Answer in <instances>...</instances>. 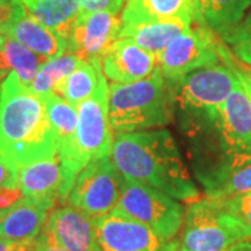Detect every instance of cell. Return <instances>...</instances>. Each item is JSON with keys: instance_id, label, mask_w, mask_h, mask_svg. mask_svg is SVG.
I'll return each instance as SVG.
<instances>
[{"instance_id": "6da1fadb", "label": "cell", "mask_w": 251, "mask_h": 251, "mask_svg": "<svg viewBox=\"0 0 251 251\" xmlns=\"http://www.w3.org/2000/svg\"><path fill=\"white\" fill-rule=\"evenodd\" d=\"M110 158L127 181L148 184L188 204L200 198L169 130L116 134Z\"/></svg>"}, {"instance_id": "7a4b0ae2", "label": "cell", "mask_w": 251, "mask_h": 251, "mask_svg": "<svg viewBox=\"0 0 251 251\" xmlns=\"http://www.w3.org/2000/svg\"><path fill=\"white\" fill-rule=\"evenodd\" d=\"M0 153L17 168L57 153L45 100L14 72L0 84Z\"/></svg>"}, {"instance_id": "3957f363", "label": "cell", "mask_w": 251, "mask_h": 251, "mask_svg": "<svg viewBox=\"0 0 251 251\" xmlns=\"http://www.w3.org/2000/svg\"><path fill=\"white\" fill-rule=\"evenodd\" d=\"M175 106V84L159 67L143 80L109 85V119L116 134L165 127L173 120Z\"/></svg>"}, {"instance_id": "277c9868", "label": "cell", "mask_w": 251, "mask_h": 251, "mask_svg": "<svg viewBox=\"0 0 251 251\" xmlns=\"http://www.w3.org/2000/svg\"><path fill=\"white\" fill-rule=\"evenodd\" d=\"M247 239H251V229L224 200L198 198L188 204L179 251H222Z\"/></svg>"}, {"instance_id": "5b68a950", "label": "cell", "mask_w": 251, "mask_h": 251, "mask_svg": "<svg viewBox=\"0 0 251 251\" xmlns=\"http://www.w3.org/2000/svg\"><path fill=\"white\" fill-rule=\"evenodd\" d=\"M204 115V113H202ZM215 133V147L221 152L212 171L197 177L202 180L215 172L237 168L251 162V99L242 82L212 115H205Z\"/></svg>"}, {"instance_id": "8992f818", "label": "cell", "mask_w": 251, "mask_h": 251, "mask_svg": "<svg viewBox=\"0 0 251 251\" xmlns=\"http://www.w3.org/2000/svg\"><path fill=\"white\" fill-rule=\"evenodd\" d=\"M115 209L147 225L163 240L176 239L186 215L176 198L148 184L127 180Z\"/></svg>"}, {"instance_id": "52a82bcc", "label": "cell", "mask_w": 251, "mask_h": 251, "mask_svg": "<svg viewBox=\"0 0 251 251\" xmlns=\"http://www.w3.org/2000/svg\"><path fill=\"white\" fill-rule=\"evenodd\" d=\"M222 45L224 41L218 34L193 23L186 32L175 38L162 50L158 56V67L166 80L176 84L188 73L222 62Z\"/></svg>"}, {"instance_id": "ba28073f", "label": "cell", "mask_w": 251, "mask_h": 251, "mask_svg": "<svg viewBox=\"0 0 251 251\" xmlns=\"http://www.w3.org/2000/svg\"><path fill=\"white\" fill-rule=\"evenodd\" d=\"M126 180L110 155L88 162L77 175L69 204L87 215L97 218L115 209Z\"/></svg>"}, {"instance_id": "9c48e42d", "label": "cell", "mask_w": 251, "mask_h": 251, "mask_svg": "<svg viewBox=\"0 0 251 251\" xmlns=\"http://www.w3.org/2000/svg\"><path fill=\"white\" fill-rule=\"evenodd\" d=\"M75 145L81 166L102 156H109L113 144V128L109 119V85L103 73L98 88L77 106Z\"/></svg>"}, {"instance_id": "30bf717a", "label": "cell", "mask_w": 251, "mask_h": 251, "mask_svg": "<svg viewBox=\"0 0 251 251\" xmlns=\"http://www.w3.org/2000/svg\"><path fill=\"white\" fill-rule=\"evenodd\" d=\"M239 84L237 75L226 64L198 69L175 84L176 105L179 102L188 112L212 115Z\"/></svg>"}, {"instance_id": "8fae6325", "label": "cell", "mask_w": 251, "mask_h": 251, "mask_svg": "<svg viewBox=\"0 0 251 251\" xmlns=\"http://www.w3.org/2000/svg\"><path fill=\"white\" fill-rule=\"evenodd\" d=\"M102 251H179L180 242L163 240L147 225L112 209L94 218Z\"/></svg>"}, {"instance_id": "7c38bea8", "label": "cell", "mask_w": 251, "mask_h": 251, "mask_svg": "<svg viewBox=\"0 0 251 251\" xmlns=\"http://www.w3.org/2000/svg\"><path fill=\"white\" fill-rule=\"evenodd\" d=\"M122 17L112 11L81 13L67 36V52L82 60L99 63L109 48L120 38Z\"/></svg>"}, {"instance_id": "4fadbf2b", "label": "cell", "mask_w": 251, "mask_h": 251, "mask_svg": "<svg viewBox=\"0 0 251 251\" xmlns=\"http://www.w3.org/2000/svg\"><path fill=\"white\" fill-rule=\"evenodd\" d=\"M18 187L23 196L56 206L64 205L74 186L59 153L20 166Z\"/></svg>"}, {"instance_id": "5bb4252c", "label": "cell", "mask_w": 251, "mask_h": 251, "mask_svg": "<svg viewBox=\"0 0 251 251\" xmlns=\"http://www.w3.org/2000/svg\"><path fill=\"white\" fill-rule=\"evenodd\" d=\"M44 232L69 251H102L94 218L72 205L53 208L46 219Z\"/></svg>"}, {"instance_id": "9a60e30c", "label": "cell", "mask_w": 251, "mask_h": 251, "mask_svg": "<svg viewBox=\"0 0 251 251\" xmlns=\"http://www.w3.org/2000/svg\"><path fill=\"white\" fill-rule=\"evenodd\" d=\"M100 70L106 80L128 84L151 75L158 67V57L128 38H119L100 59Z\"/></svg>"}, {"instance_id": "2e32d148", "label": "cell", "mask_w": 251, "mask_h": 251, "mask_svg": "<svg viewBox=\"0 0 251 251\" xmlns=\"http://www.w3.org/2000/svg\"><path fill=\"white\" fill-rule=\"evenodd\" d=\"M54 206L32 198L21 197L14 204L0 208V236L21 244H32L42 233Z\"/></svg>"}, {"instance_id": "e0dca14e", "label": "cell", "mask_w": 251, "mask_h": 251, "mask_svg": "<svg viewBox=\"0 0 251 251\" xmlns=\"http://www.w3.org/2000/svg\"><path fill=\"white\" fill-rule=\"evenodd\" d=\"M1 34L11 36L29 50L49 60L67 52V39L42 25L28 14L25 9L3 29Z\"/></svg>"}, {"instance_id": "ac0fdd59", "label": "cell", "mask_w": 251, "mask_h": 251, "mask_svg": "<svg viewBox=\"0 0 251 251\" xmlns=\"http://www.w3.org/2000/svg\"><path fill=\"white\" fill-rule=\"evenodd\" d=\"M250 4L251 0H193V23L222 36L242 21Z\"/></svg>"}, {"instance_id": "d6986e66", "label": "cell", "mask_w": 251, "mask_h": 251, "mask_svg": "<svg viewBox=\"0 0 251 251\" xmlns=\"http://www.w3.org/2000/svg\"><path fill=\"white\" fill-rule=\"evenodd\" d=\"M193 0H126L122 11L123 27H135L148 23L193 17Z\"/></svg>"}, {"instance_id": "ffe728a7", "label": "cell", "mask_w": 251, "mask_h": 251, "mask_svg": "<svg viewBox=\"0 0 251 251\" xmlns=\"http://www.w3.org/2000/svg\"><path fill=\"white\" fill-rule=\"evenodd\" d=\"M193 24V17L175 18L156 23H148L135 27H123L120 38H128L138 46L155 54L156 57L175 38L186 32Z\"/></svg>"}, {"instance_id": "44dd1931", "label": "cell", "mask_w": 251, "mask_h": 251, "mask_svg": "<svg viewBox=\"0 0 251 251\" xmlns=\"http://www.w3.org/2000/svg\"><path fill=\"white\" fill-rule=\"evenodd\" d=\"M24 9L42 25L62 35L70 34L74 21L81 14L78 0H20Z\"/></svg>"}, {"instance_id": "7402d4cb", "label": "cell", "mask_w": 251, "mask_h": 251, "mask_svg": "<svg viewBox=\"0 0 251 251\" xmlns=\"http://www.w3.org/2000/svg\"><path fill=\"white\" fill-rule=\"evenodd\" d=\"M45 62L46 59L42 56L29 50L11 36L0 32V73L3 77H7L10 72H14L21 82L29 87Z\"/></svg>"}, {"instance_id": "603a6c76", "label": "cell", "mask_w": 251, "mask_h": 251, "mask_svg": "<svg viewBox=\"0 0 251 251\" xmlns=\"http://www.w3.org/2000/svg\"><path fill=\"white\" fill-rule=\"evenodd\" d=\"M200 183L208 198L225 200L249 193L251 191V162L212 173L205 179L200 180Z\"/></svg>"}, {"instance_id": "cb8c5ba5", "label": "cell", "mask_w": 251, "mask_h": 251, "mask_svg": "<svg viewBox=\"0 0 251 251\" xmlns=\"http://www.w3.org/2000/svg\"><path fill=\"white\" fill-rule=\"evenodd\" d=\"M84 62L78 54L66 52L57 57L46 60L36 73L35 78L28 87L39 97L54 94L63 81Z\"/></svg>"}, {"instance_id": "d4e9b609", "label": "cell", "mask_w": 251, "mask_h": 251, "mask_svg": "<svg viewBox=\"0 0 251 251\" xmlns=\"http://www.w3.org/2000/svg\"><path fill=\"white\" fill-rule=\"evenodd\" d=\"M100 63L84 62L63 81L54 94L78 106L82 100L90 98L98 88L100 78Z\"/></svg>"}, {"instance_id": "484cf974", "label": "cell", "mask_w": 251, "mask_h": 251, "mask_svg": "<svg viewBox=\"0 0 251 251\" xmlns=\"http://www.w3.org/2000/svg\"><path fill=\"white\" fill-rule=\"evenodd\" d=\"M236 60L251 67V14L221 36Z\"/></svg>"}, {"instance_id": "4316f807", "label": "cell", "mask_w": 251, "mask_h": 251, "mask_svg": "<svg viewBox=\"0 0 251 251\" xmlns=\"http://www.w3.org/2000/svg\"><path fill=\"white\" fill-rule=\"evenodd\" d=\"M224 201L234 215L251 229V191L236 197L225 198Z\"/></svg>"}, {"instance_id": "83f0119b", "label": "cell", "mask_w": 251, "mask_h": 251, "mask_svg": "<svg viewBox=\"0 0 251 251\" xmlns=\"http://www.w3.org/2000/svg\"><path fill=\"white\" fill-rule=\"evenodd\" d=\"M18 168L7 156L0 153V191L6 187H18Z\"/></svg>"}, {"instance_id": "f1b7e54d", "label": "cell", "mask_w": 251, "mask_h": 251, "mask_svg": "<svg viewBox=\"0 0 251 251\" xmlns=\"http://www.w3.org/2000/svg\"><path fill=\"white\" fill-rule=\"evenodd\" d=\"M81 13L92 11H112L119 13L125 0H78Z\"/></svg>"}, {"instance_id": "f546056e", "label": "cell", "mask_w": 251, "mask_h": 251, "mask_svg": "<svg viewBox=\"0 0 251 251\" xmlns=\"http://www.w3.org/2000/svg\"><path fill=\"white\" fill-rule=\"evenodd\" d=\"M23 10L24 6L20 0H0V32L14 21Z\"/></svg>"}, {"instance_id": "4dcf8cb0", "label": "cell", "mask_w": 251, "mask_h": 251, "mask_svg": "<svg viewBox=\"0 0 251 251\" xmlns=\"http://www.w3.org/2000/svg\"><path fill=\"white\" fill-rule=\"evenodd\" d=\"M224 64H226L227 67H230L233 70L239 81L242 82V85L244 87V90L247 91L249 95H251V67L243 64L239 60L236 62L232 52L226 54V57L224 59Z\"/></svg>"}, {"instance_id": "1f68e13d", "label": "cell", "mask_w": 251, "mask_h": 251, "mask_svg": "<svg viewBox=\"0 0 251 251\" xmlns=\"http://www.w3.org/2000/svg\"><path fill=\"white\" fill-rule=\"evenodd\" d=\"M32 251H69L60 247L57 243H54L48 234L42 230V233L38 236L35 242L32 243Z\"/></svg>"}, {"instance_id": "d6a6232c", "label": "cell", "mask_w": 251, "mask_h": 251, "mask_svg": "<svg viewBox=\"0 0 251 251\" xmlns=\"http://www.w3.org/2000/svg\"><path fill=\"white\" fill-rule=\"evenodd\" d=\"M0 251H32V244L11 242L0 236Z\"/></svg>"}, {"instance_id": "836d02e7", "label": "cell", "mask_w": 251, "mask_h": 251, "mask_svg": "<svg viewBox=\"0 0 251 251\" xmlns=\"http://www.w3.org/2000/svg\"><path fill=\"white\" fill-rule=\"evenodd\" d=\"M222 251H251V239L233 243V244H230L229 247H226Z\"/></svg>"}, {"instance_id": "e575fe53", "label": "cell", "mask_w": 251, "mask_h": 251, "mask_svg": "<svg viewBox=\"0 0 251 251\" xmlns=\"http://www.w3.org/2000/svg\"><path fill=\"white\" fill-rule=\"evenodd\" d=\"M4 78H6V77H3V75H1V73H0V84H1V81L4 80Z\"/></svg>"}, {"instance_id": "d590c367", "label": "cell", "mask_w": 251, "mask_h": 251, "mask_svg": "<svg viewBox=\"0 0 251 251\" xmlns=\"http://www.w3.org/2000/svg\"><path fill=\"white\" fill-rule=\"evenodd\" d=\"M249 97H250V99H251V95H249Z\"/></svg>"}]
</instances>
